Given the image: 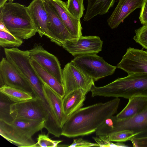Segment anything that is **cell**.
<instances>
[{
  "instance_id": "32",
  "label": "cell",
  "mask_w": 147,
  "mask_h": 147,
  "mask_svg": "<svg viewBox=\"0 0 147 147\" xmlns=\"http://www.w3.org/2000/svg\"><path fill=\"white\" fill-rule=\"evenodd\" d=\"M139 19L142 24H147V0H145L141 8Z\"/></svg>"
},
{
  "instance_id": "21",
  "label": "cell",
  "mask_w": 147,
  "mask_h": 147,
  "mask_svg": "<svg viewBox=\"0 0 147 147\" xmlns=\"http://www.w3.org/2000/svg\"><path fill=\"white\" fill-rule=\"evenodd\" d=\"M116 0H88L87 6L84 20L87 21L98 15L107 13Z\"/></svg>"
},
{
  "instance_id": "8",
  "label": "cell",
  "mask_w": 147,
  "mask_h": 147,
  "mask_svg": "<svg viewBox=\"0 0 147 147\" xmlns=\"http://www.w3.org/2000/svg\"><path fill=\"white\" fill-rule=\"evenodd\" d=\"M62 74L65 96L79 89L83 90L87 94L94 85L95 82L92 79L86 76L71 62L65 65L62 69Z\"/></svg>"
},
{
  "instance_id": "11",
  "label": "cell",
  "mask_w": 147,
  "mask_h": 147,
  "mask_svg": "<svg viewBox=\"0 0 147 147\" xmlns=\"http://www.w3.org/2000/svg\"><path fill=\"white\" fill-rule=\"evenodd\" d=\"M103 42L96 36H83L78 39L68 40L63 47L73 56L96 54L102 50Z\"/></svg>"
},
{
  "instance_id": "1",
  "label": "cell",
  "mask_w": 147,
  "mask_h": 147,
  "mask_svg": "<svg viewBox=\"0 0 147 147\" xmlns=\"http://www.w3.org/2000/svg\"><path fill=\"white\" fill-rule=\"evenodd\" d=\"M119 98L81 108L68 118L62 128L61 135L69 138L87 135L96 132L108 118L117 112Z\"/></svg>"
},
{
  "instance_id": "15",
  "label": "cell",
  "mask_w": 147,
  "mask_h": 147,
  "mask_svg": "<svg viewBox=\"0 0 147 147\" xmlns=\"http://www.w3.org/2000/svg\"><path fill=\"white\" fill-rule=\"evenodd\" d=\"M27 8L40 37L43 36L48 37L49 17L44 0H32Z\"/></svg>"
},
{
  "instance_id": "18",
  "label": "cell",
  "mask_w": 147,
  "mask_h": 147,
  "mask_svg": "<svg viewBox=\"0 0 147 147\" xmlns=\"http://www.w3.org/2000/svg\"><path fill=\"white\" fill-rule=\"evenodd\" d=\"M30 62L37 75L42 82L46 84L63 98L65 95V89L63 85L34 60L30 58Z\"/></svg>"
},
{
  "instance_id": "30",
  "label": "cell",
  "mask_w": 147,
  "mask_h": 147,
  "mask_svg": "<svg viewBox=\"0 0 147 147\" xmlns=\"http://www.w3.org/2000/svg\"><path fill=\"white\" fill-rule=\"evenodd\" d=\"M99 146L97 143H93L82 138L75 139L72 143L68 146L69 147H88L91 146Z\"/></svg>"
},
{
  "instance_id": "31",
  "label": "cell",
  "mask_w": 147,
  "mask_h": 147,
  "mask_svg": "<svg viewBox=\"0 0 147 147\" xmlns=\"http://www.w3.org/2000/svg\"><path fill=\"white\" fill-rule=\"evenodd\" d=\"M134 147H147V136L140 137H133L130 140Z\"/></svg>"
},
{
  "instance_id": "10",
  "label": "cell",
  "mask_w": 147,
  "mask_h": 147,
  "mask_svg": "<svg viewBox=\"0 0 147 147\" xmlns=\"http://www.w3.org/2000/svg\"><path fill=\"white\" fill-rule=\"evenodd\" d=\"M117 67L128 75L147 74V51L129 47Z\"/></svg>"
},
{
  "instance_id": "28",
  "label": "cell",
  "mask_w": 147,
  "mask_h": 147,
  "mask_svg": "<svg viewBox=\"0 0 147 147\" xmlns=\"http://www.w3.org/2000/svg\"><path fill=\"white\" fill-rule=\"evenodd\" d=\"M109 135L112 142H123L130 140L135 135L131 131L123 130L112 133Z\"/></svg>"
},
{
  "instance_id": "27",
  "label": "cell",
  "mask_w": 147,
  "mask_h": 147,
  "mask_svg": "<svg viewBox=\"0 0 147 147\" xmlns=\"http://www.w3.org/2000/svg\"><path fill=\"white\" fill-rule=\"evenodd\" d=\"M135 35L133 39L136 42L147 50V24L143 26L135 31Z\"/></svg>"
},
{
  "instance_id": "3",
  "label": "cell",
  "mask_w": 147,
  "mask_h": 147,
  "mask_svg": "<svg viewBox=\"0 0 147 147\" xmlns=\"http://www.w3.org/2000/svg\"><path fill=\"white\" fill-rule=\"evenodd\" d=\"M1 20L11 34L21 39H28L37 32L27 7L8 1L0 7Z\"/></svg>"
},
{
  "instance_id": "26",
  "label": "cell",
  "mask_w": 147,
  "mask_h": 147,
  "mask_svg": "<svg viewBox=\"0 0 147 147\" xmlns=\"http://www.w3.org/2000/svg\"><path fill=\"white\" fill-rule=\"evenodd\" d=\"M37 142L32 147H57L63 141L61 140H53L50 138L47 135L41 134L38 135Z\"/></svg>"
},
{
  "instance_id": "7",
  "label": "cell",
  "mask_w": 147,
  "mask_h": 147,
  "mask_svg": "<svg viewBox=\"0 0 147 147\" xmlns=\"http://www.w3.org/2000/svg\"><path fill=\"white\" fill-rule=\"evenodd\" d=\"M10 113L13 119L45 120L48 115L44 104L39 98L14 102L10 106Z\"/></svg>"
},
{
  "instance_id": "6",
  "label": "cell",
  "mask_w": 147,
  "mask_h": 147,
  "mask_svg": "<svg viewBox=\"0 0 147 147\" xmlns=\"http://www.w3.org/2000/svg\"><path fill=\"white\" fill-rule=\"evenodd\" d=\"M71 62L94 82L111 75L117 67L108 63L96 54L78 55Z\"/></svg>"
},
{
  "instance_id": "33",
  "label": "cell",
  "mask_w": 147,
  "mask_h": 147,
  "mask_svg": "<svg viewBox=\"0 0 147 147\" xmlns=\"http://www.w3.org/2000/svg\"><path fill=\"white\" fill-rule=\"evenodd\" d=\"M0 30L11 34L3 21L1 19H0Z\"/></svg>"
},
{
  "instance_id": "25",
  "label": "cell",
  "mask_w": 147,
  "mask_h": 147,
  "mask_svg": "<svg viewBox=\"0 0 147 147\" xmlns=\"http://www.w3.org/2000/svg\"><path fill=\"white\" fill-rule=\"evenodd\" d=\"M84 0H67L66 2L69 11L75 18L80 19L85 10L83 4Z\"/></svg>"
},
{
  "instance_id": "17",
  "label": "cell",
  "mask_w": 147,
  "mask_h": 147,
  "mask_svg": "<svg viewBox=\"0 0 147 147\" xmlns=\"http://www.w3.org/2000/svg\"><path fill=\"white\" fill-rule=\"evenodd\" d=\"M86 94L84 90L79 89L65 96L62 100L63 108L67 118L83 106Z\"/></svg>"
},
{
  "instance_id": "20",
  "label": "cell",
  "mask_w": 147,
  "mask_h": 147,
  "mask_svg": "<svg viewBox=\"0 0 147 147\" xmlns=\"http://www.w3.org/2000/svg\"><path fill=\"white\" fill-rule=\"evenodd\" d=\"M44 92L47 98L59 126L62 128L68 119L63 110V98L46 84L43 83Z\"/></svg>"
},
{
  "instance_id": "22",
  "label": "cell",
  "mask_w": 147,
  "mask_h": 147,
  "mask_svg": "<svg viewBox=\"0 0 147 147\" xmlns=\"http://www.w3.org/2000/svg\"><path fill=\"white\" fill-rule=\"evenodd\" d=\"M0 92L2 93L14 102H17L33 98V93L3 85L0 88Z\"/></svg>"
},
{
  "instance_id": "19",
  "label": "cell",
  "mask_w": 147,
  "mask_h": 147,
  "mask_svg": "<svg viewBox=\"0 0 147 147\" xmlns=\"http://www.w3.org/2000/svg\"><path fill=\"white\" fill-rule=\"evenodd\" d=\"M128 102L123 109L116 116L118 120L131 118L140 113L147 107V97L136 96L128 99Z\"/></svg>"
},
{
  "instance_id": "23",
  "label": "cell",
  "mask_w": 147,
  "mask_h": 147,
  "mask_svg": "<svg viewBox=\"0 0 147 147\" xmlns=\"http://www.w3.org/2000/svg\"><path fill=\"white\" fill-rule=\"evenodd\" d=\"M23 42L21 39L11 34L0 30V46L5 48L19 47Z\"/></svg>"
},
{
  "instance_id": "9",
  "label": "cell",
  "mask_w": 147,
  "mask_h": 147,
  "mask_svg": "<svg viewBox=\"0 0 147 147\" xmlns=\"http://www.w3.org/2000/svg\"><path fill=\"white\" fill-rule=\"evenodd\" d=\"M28 51L31 59L35 61L63 84L62 70L59 61L55 56L45 50L40 44L35 45Z\"/></svg>"
},
{
  "instance_id": "4",
  "label": "cell",
  "mask_w": 147,
  "mask_h": 147,
  "mask_svg": "<svg viewBox=\"0 0 147 147\" xmlns=\"http://www.w3.org/2000/svg\"><path fill=\"white\" fill-rule=\"evenodd\" d=\"M45 120L13 119L10 123L0 120V135L21 147H32L36 143L32 136L45 128Z\"/></svg>"
},
{
  "instance_id": "24",
  "label": "cell",
  "mask_w": 147,
  "mask_h": 147,
  "mask_svg": "<svg viewBox=\"0 0 147 147\" xmlns=\"http://www.w3.org/2000/svg\"><path fill=\"white\" fill-rule=\"evenodd\" d=\"M14 103L8 97L0 92V120L7 123L12 121L13 119L10 113V106Z\"/></svg>"
},
{
  "instance_id": "29",
  "label": "cell",
  "mask_w": 147,
  "mask_h": 147,
  "mask_svg": "<svg viewBox=\"0 0 147 147\" xmlns=\"http://www.w3.org/2000/svg\"><path fill=\"white\" fill-rule=\"evenodd\" d=\"M98 137H93L92 138L101 147H123L126 146L122 142H117L116 143L112 142L110 139L109 135H105L98 136Z\"/></svg>"
},
{
  "instance_id": "5",
  "label": "cell",
  "mask_w": 147,
  "mask_h": 147,
  "mask_svg": "<svg viewBox=\"0 0 147 147\" xmlns=\"http://www.w3.org/2000/svg\"><path fill=\"white\" fill-rule=\"evenodd\" d=\"M123 130L131 131L136 135L147 131V107L136 115L128 119L118 120L113 115L107 119L96 131L97 136L109 135Z\"/></svg>"
},
{
  "instance_id": "2",
  "label": "cell",
  "mask_w": 147,
  "mask_h": 147,
  "mask_svg": "<svg viewBox=\"0 0 147 147\" xmlns=\"http://www.w3.org/2000/svg\"><path fill=\"white\" fill-rule=\"evenodd\" d=\"M90 91L93 97L102 96L128 99L136 96L147 97V74L128 75L102 86L94 85Z\"/></svg>"
},
{
  "instance_id": "16",
  "label": "cell",
  "mask_w": 147,
  "mask_h": 147,
  "mask_svg": "<svg viewBox=\"0 0 147 147\" xmlns=\"http://www.w3.org/2000/svg\"><path fill=\"white\" fill-rule=\"evenodd\" d=\"M145 0H119L118 3L107 20L109 26L112 29L117 28L132 12L141 8Z\"/></svg>"
},
{
  "instance_id": "35",
  "label": "cell",
  "mask_w": 147,
  "mask_h": 147,
  "mask_svg": "<svg viewBox=\"0 0 147 147\" xmlns=\"http://www.w3.org/2000/svg\"><path fill=\"white\" fill-rule=\"evenodd\" d=\"M4 4V0H0V7L2 6Z\"/></svg>"
},
{
  "instance_id": "34",
  "label": "cell",
  "mask_w": 147,
  "mask_h": 147,
  "mask_svg": "<svg viewBox=\"0 0 147 147\" xmlns=\"http://www.w3.org/2000/svg\"><path fill=\"white\" fill-rule=\"evenodd\" d=\"M146 136H147V131L140 133L136 135L134 137H140Z\"/></svg>"
},
{
  "instance_id": "12",
  "label": "cell",
  "mask_w": 147,
  "mask_h": 147,
  "mask_svg": "<svg viewBox=\"0 0 147 147\" xmlns=\"http://www.w3.org/2000/svg\"><path fill=\"white\" fill-rule=\"evenodd\" d=\"M44 2L49 17L47 37L60 46L67 40L76 39L68 31L49 2L47 0Z\"/></svg>"
},
{
  "instance_id": "36",
  "label": "cell",
  "mask_w": 147,
  "mask_h": 147,
  "mask_svg": "<svg viewBox=\"0 0 147 147\" xmlns=\"http://www.w3.org/2000/svg\"><path fill=\"white\" fill-rule=\"evenodd\" d=\"M14 0H4V3H5V2H7V1H11L13 2Z\"/></svg>"
},
{
  "instance_id": "14",
  "label": "cell",
  "mask_w": 147,
  "mask_h": 147,
  "mask_svg": "<svg viewBox=\"0 0 147 147\" xmlns=\"http://www.w3.org/2000/svg\"><path fill=\"white\" fill-rule=\"evenodd\" d=\"M69 33L77 39L82 36L80 19L74 17L69 11L66 2L62 0H47Z\"/></svg>"
},
{
  "instance_id": "13",
  "label": "cell",
  "mask_w": 147,
  "mask_h": 147,
  "mask_svg": "<svg viewBox=\"0 0 147 147\" xmlns=\"http://www.w3.org/2000/svg\"><path fill=\"white\" fill-rule=\"evenodd\" d=\"M3 85L33 93L25 78L6 58L3 57L0 62V87Z\"/></svg>"
}]
</instances>
